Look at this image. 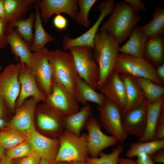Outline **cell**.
<instances>
[{
  "mask_svg": "<svg viewBox=\"0 0 164 164\" xmlns=\"http://www.w3.org/2000/svg\"><path fill=\"white\" fill-rule=\"evenodd\" d=\"M141 19L131 5L125 1H119L115 4L109 18L99 31L105 32L121 44L130 36Z\"/></svg>",
  "mask_w": 164,
  "mask_h": 164,
  "instance_id": "6da1fadb",
  "label": "cell"
},
{
  "mask_svg": "<svg viewBox=\"0 0 164 164\" xmlns=\"http://www.w3.org/2000/svg\"><path fill=\"white\" fill-rule=\"evenodd\" d=\"M119 44L115 39L104 31H99L96 34L93 53L100 73L96 89L100 90L114 70L119 53Z\"/></svg>",
  "mask_w": 164,
  "mask_h": 164,
  "instance_id": "7a4b0ae2",
  "label": "cell"
},
{
  "mask_svg": "<svg viewBox=\"0 0 164 164\" xmlns=\"http://www.w3.org/2000/svg\"><path fill=\"white\" fill-rule=\"evenodd\" d=\"M47 57L53 70L52 80L63 86L77 101L79 76L71 55L57 49L49 50Z\"/></svg>",
  "mask_w": 164,
  "mask_h": 164,
  "instance_id": "3957f363",
  "label": "cell"
},
{
  "mask_svg": "<svg viewBox=\"0 0 164 164\" xmlns=\"http://www.w3.org/2000/svg\"><path fill=\"white\" fill-rule=\"evenodd\" d=\"M87 138L86 133L78 136L65 129L58 138L59 147L53 162L85 161L89 155Z\"/></svg>",
  "mask_w": 164,
  "mask_h": 164,
  "instance_id": "277c9868",
  "label": "cell"
},
{
  "mask_svg": "<svg viewBox=\"0 0 164 164\" xmlns=\"http://www.w3.org/2000/svg\"><path fill=\"white\" fill-rule=\"evenodd\" d=\"M155 66L144 58L118 53L114 70L119 74L149 79L163 86L164 83L158 76Z\"/></svg>",
  "mask_w": 164,
  "mask_h": 164,
  "instance_id": "5b68a950",
  "label": "cell"
},
{
  "mask_svg": "<svg viewBox=\"0 0 164 164\" xmlns=\"http://www.w3.org/2000/svg\"><path fill=\"white\" fill-rule=\"evenodd\" d=\"M79 77L94 90L99 78V70L94 56L93 49L77 46L69 49Z\"/></svg>",
  "mask_w": 164,
  "mask_h": 164,
  "instance_id": "8992f818",
  "label": "cell"
},
{
  "mask_svg": "<svg viewBox=\"0 0 164 164\" xmlns=\"http://www.w3.org/2000/svg\"><path fill=\"white\" fill-rule=\"evenodd\" d=\"M35 114L39 127L47 137L58 138L63 132L66 116L46 101L37 104Z\"/></svg>",
  "mask_w": 164,
  "mask_h": 164,
  "instance_id": "52a82bcc",
  "label": "cell"
},
{
  "mask_svg": "<svg viewBox=\"0 0 164 164\" xmlns=\"http://www.w3.org/2000/svg\"><path fill=\"white\" fill-rule=\"evenodd\" d=\"M23 63L8 64L0 73V95L5 100L12 113L19 95L20 85L18 77Z\"/></svg>",
  "mask_w": 164,
  "mask_h": 164,
  "instance_id": "ba28073f",
  "label": "cell"
},
{
  "mask_svg": "<svg viewBox=\"0 0 164 164\" xmlns=\"http://www.w3.org/2000/svg\"><path fill=\"white\" fill-rule=\"evenodd\" d=\"M49 50L45 47L36 53H32L30 67L38 87L46 97L52 92L53 70L47 57Z\"/></svg>",
  "mask_w": 164,
  "mask_h": 164,
  "instance_id": "9c48e42d",
  "label": "cell"
},
{
  "mask_svg": "<svg viewBox=\"0 0 164 164\" xmlns=\"http://www.w3.org/2000/svg\"><path fill=\"white\" fill-rule=\"evenodd\" d=\"M115 4L114 0H106L100 2L97 7L100 14L97 20L89 29L79 36L71 38L68 35H63L62 41L63 50L65 51L77 46H87L93 49L95 37L99 27L104 18L111 14Z\"/></svg>",
  "mask_w": 164,
  "mask_h": 164,
  "instance_id": "30bf717a",
  "label": "cell"
},
{
  "mask_svg": "<svg viewBox=\"0 0 164 164\" xmlns=\"http://www.w3.org/2000/svg\"><path fill=\"white\" fill-rule=\"evenodd\" d=\"M97 108L99 114V121L102 127L118 142H123L128 135L122 125L121 109L108 99L103 106Z\"/></svg>",
  "mask_w": 164,
  "mask_h": 164,
  "instance_id": "8fae6325",
  "label": "cell"
},
{
  "mask_svg": "<svg viewBox=\"0 0 164 164\" xmlns=\"http://www.w3.org/2000/svg\"><path fill=\"white\" fill-rule=\"evenodd\" d=\"M39 102L32 97L26 99L19 107L15 109V114L6 128L18 131L27 136L33 133L36 131L35 111Z\"/></svg>",
  "mask_w": 164,
  "mask_h": 164,
  "instance_id": "7c38bea8",
  "label": "cell"
},
{
  "mask_svg": "<svg viewBox=\"0 0 164 164\" xmlns=\"http://www.w3.org/2000/svg\"><path fill=\"white\" fill-rule=\"evenodd\" d=\"M99 121L92 116L87 122L85 127L87 131V147L91 157L97 158L104 149L115 145L118 142L113 136H109L101 131Z\"/></svg>",
  "mask_w": 164,
  "mask_h": 164,
  "instance_id": "4fadbf2b",
  "label": "cell"
},
{
  "mask_svg": "<svg viewBox=\"0 0 164 164\" xmlns=\"http://www.w3.org/2000/svg\"><path fill=\"white\" fill-rule=\"evenodd\" d=\"M46 101L66 116L80 110L78 103L63 86L52 80V92Z\"/></svg>",
  "mask_w": 164,
  "mask_h": 164,
  "instance_id": "5bb4252c",
  "label": "cell"
},
{
  "mask_svg": "<svg viewBox=\"0 0 164 164\" xmlns=\"http://www.w3.org/2000/svg\"><path fill=\"white\" fill-rule=\"evenodd\" d=\"M146 101L145 98L137 107L121 113L122 125L128 135H134L139 138L143 135L146 124Z\"/></svg>",
  "mask_w": 164,
  "mask_h": 164,
  "instance_id": "9a60e30c",
  "label": "cell"
},
{
  "mask_svg": "<svg viewBox=\"0 0 164 164\" xmlns=\"http://www.w3.org/2000/svg\"><path fill=\"white\" fill-rule=\"evenodd\" d=\"M38 3L42 22L48 23L54 14L64 13L73 19H75L77 10V0H42Z\"/></svg>",
  "mask_w": 164,
  "mask_h": 164,
  "instance_id": "2e32d148",
  "label": "cell"
},
{
  "mask_svg": "<svg viewBox=\"0 0 164 164\" xmlns=\"http://www.w3.org/2000/svg\"><path fill=\"white\" fill-rule=\"evenodd\" d=\"M99 90L107 99L115 104L121 111L125 109L127 102L125 86L114 69Z\"/></svg>",
  "mask_w": 164,
  "mask_h": 164,
  "instance_id": "e0dca14e",
  "label": "cell"
},
{
  "mask_svg": "<svg viewBox=\"0 0 164 164\" xmlns=\"http://www.w3.org/2000/svg\"><path fill=\"white\" fill-rule=\"evenodd\" d=\"M18 80L20 90L15 102V109L30 97H33L39 101H46V97L39 90L31 69L26 64H23Z\"/></svg>",
  "mask_w": 164,
  "mask_h": 164,
  "instance_id": "ac0fdd59",
  "label": "cell"
},
{
  "mask_svg": "<svg viewBox=\"0 0 164 164\" xmlns=\"http://www.w3.org/2000/svg\"><path fill=\"white\" fill-rule=\"evenodd\" d=\"M27 140L33 150L41 158L53 163L55 160L59 149L58 138H53L43 135L36 130L28 136Z\"/></svg>",
  "mask_w": 164,
  "mask_h": 164,
  "instance_id": "d6986e66",
  "label": "cell"
},
{
  "mask_svg": "<svg viewBox=\"0 0 164 164\" xmlns=\"http://www.w3.org/2000/svg\"><path fill=\"white\" fill-rule=\"evenodd\" d=\"M38 0H4L6 19V32L8 36L15 22L26 19L32 5Z\"/></svg>",
  "mask_w": 164,
  "mask_h": 164,
  "instance_id": "ffe728a7",
  "label": "cell"
},
{
  "mask_svg": "<svg viewBox=\"0 0 164 164\" xmlns=\"http://www.w3.org/2000/svg\"><path fill=\"white\" fill-rule=\"evenodd\" d=\"M7 41L16 60L30 67L32 56L30 46L22 38L16 28H13L9 34Z\"/></svg>",
  "mask_w": 164,
  "mask_h": 164,
  "instance_id": "44dd1931",
  "label": "cell"
},
{
  "mask_svg": "<svg viewBox=\"0 0 164 164\" xmlns=\"http://www.w3.org/2000/svg\"><path fill=\"white\" fill-rule=\"evenodd\" d=\"M164 52L163 34L147 37L145 46V59L158 67L163 63Z\"/></svg>",
  "mask_w": 164,
  "mask_h": 164,
  "instance_id": "7402d4cb",
  "label": "cell"
},
{
  "mask_svg": "<svg viewBox=\"0 0 164 164\" xmlns=\"http://www.w3.org/2000/svg\"><path fill=\"white\" fill-rule=\"evenodd\" d=\"M129 37L127 42L119 47L118 53L144 58L145 46L147 37L137 26L132 30Z\"/></svg>",
  "mask_w": 164,
  "mask_h": 164,
  "instance_id": "603a6c76",
  "label": "cell"
},
{
  "mask_svg": "<svg viewBox=\"0 0 164 164\" xmlns=\"http://www.w3.org/2000/svg\"><path fill=\"white\" fill-rule=\"evenodd\" d=\"M126 88L127 102L126 108L121 111L123 113L140 105L145 99V94L133 77L126 74H119Z\"/></svg>",
  "mask_w": 164,
  "mask_h": 164,
  "instance_id": "cb8c5ba5",
  "label": "cell"
},
{
  "mask_svg": "<svg viewBox=\"0 0 164 164\" xmlns=\"http://www.w3.org/2000/svg\"><path fill=\"white\" fill-rule=\"evenodd\" d=\"M164 104V96L159 101L150 103L147 101V120L145 129L138 142L151 141L155 140V131L162 107Z\"/></svg>",
  "mask_w": 164,
  "mask_h": 164,
  "instance_id": "d4e9b609",
  "label": "cell"
},
{
  "mask_svg": "<svg viewBox=\"0 0 164 164\" xmlns=\"http://www.w3.org/2000/svg\"><path fill=\"white\" fill-rule=\"evenodd\" d=\"M38 1L33 5L35 11V31L33 42L30 48L31 51L33 53L38 52L45 47L47 43L53 41L55 39L54 37L48 33L43 27Z\"/></svg>",
  "mask_w": 164,
  "mask_h": 164,
  "instance_id": "484cf974",
  "label": "cell"
},
{
  "mask_svg": "<svg viewBox=\"0 0 164 164\" xmlns=\"http://www.w3.org/2000/svg\"><path fill=\"white\" fill-rule=\"evenodd\" d=\"M92 114L91 106L87 104L84 105L78 112L66 117L64 122L65 129L78 136H80L82 130Z\"/></svg>",
  "mask_w": 164,
  "mask_h": 164,
  "instance_id": "4316f807",
  "label": "cell"
},
{
  "mask_svg": "<svg viewBox=\"0 0 164 164\" xmlns=\"http://www.w3.org/2000/svg\"><path fill=\"white\" fill-rule=\"evenodd\" d=\"M77 102L84 105L91 101L102 106L107 99L104 94L97 92L79 77L77 82Z\"/></svg>",
  "mask_w": 164,
  "mask_h": 164,
  "instance_id": "83f0119b",
  "label": "cell"
},
{
  "mask_svg": "<svg viewBox=\"0 0 164 164\" xmlns=\"http://www.w3.org/2000/svg\"><path fill=\"white\" fill-rule=\"evenodd\" d=\"M152 19L147 23L139 26L140 29L148 37L159 34H164V8L157 6L153 14Z\"/></svg>",
  "mask_w": 164,
  "mask_h": 164,
  "instance_id": "f1b7e54d",
  "label": "cell"
},
{
  "mask_svg": "<svg viewBox=\"0 0 164 164\" xmlns=\"http://www.w3.org/2000/svg\"><path fill=\"white\" fill-rule=\"evenodd\" d=\"M133 77L143 91L149 102H156L164 96L163 86L159 85L148 79L140 77Z\"/></svg>",
  "mask_w": 164,
  "mask_h": 164,
  "instance_id": "f546056e",
  "label": "cell"
},
{
  "mask_svg": "<svg viewBox=\"0 0 164 164\" xmlns=\"http://www.w3.org/2000/svg\"><path fill=\"white\" fill-rule=\"evenodd\" d=\"M164 148V139L133 143L126 152L125 156L127 158L138 156L145 153L151 155L158 150Z\"/></svg>",
  "mask_w": 164,
  "mask_h": 164,
  "instance_id": "4dcf8cb0",
  "label": "cell"
},
{
  "mask_svg": "<svg viewBox=\"0 0 164 164\" xmlns=\"http://www.w3.org/2000/svg\"><path fill=\"white\" fill-rule=\"evenodd\" d=\"M28 136L15 129L6 128L0 131V143L7 150L27 139Z\"/></svg>",
  "mask_w": 164,
  "mask_h": 164,
  "instance_id": "1f68e13d",
  "label": "cell"
},
{
  "mask_svg": "<svg viewBox=\"0 0 164 164\" xmlns=\"http://www.w3.org/2000/svg\"><path fill=\"white\" fill-rule=\"evenodd\" d=\"M35 19V13L31 12L27 18L15 22L13 26V28H17V30L22 38L30 46L32 44L34 37L32 27Z\"/></svg>",
  "mask_w": 164,
  "mask_h": 164,
  "instance_id": "d6a6232c",
  "label": "cell"
},
{
  "mask_svg": "<svg viewBox=\"0 0 164 164\" xmlns=\"http://www.w3.org/2000/svg\"><path fill=\"white\" fill-rule=\"evenodd\" d=\"M124 149L123 145L119 144L111 153L107 154L101 151L99 155V158L87 157L85 161L88 164H118L119 156Z\"/></svg>",
  "mask_w": 164,
  "mask_h": 164,
  "instance_id": "836d02e7",
  "label": "cell"
},
{
  "mask_svg": "<svg viewBox=\"0 0 164 164\" xmlns=\"http://www.w3.org/2000/svg\"><path fill=\"white\" fill-rule=\"evenodd\" d=\"M98 0H77V3L79 7V10L77 12L76 22L83 27L88 28L90 22L88 19V15L91 8Z\"/></svg>",
  "mask_w": 164,
  "mask_h": 164,
  "instance_id": "e575fe53",
  "label": "cell"
},
{
  "mask_svg": "<svg viewBox=\"0 0 164 164\" xmlns=\"http://www.w3.org/2000/svg\"><path fill=\"white\" fill-rule=\"evenodd\" d=\"M33 151L32 147L27 140L17 145L11 149L6 150L5 155L13 160L27 156Z\"/></svg>",
  "mask_w": 164,
  "mask_h": 164,
  "instance_id": "d590c367",
  "label": "cell"
},
{
  "mask_svg": "<svg viewBox=\"0 0 164 164\" xmlns=\"http://www.w3.org/2000/svg\"><path fill=\"white\" fill-rule=\"evenodd\" d=\"M164 139V104L160 113L155 131V140Z\"/></svg>",
  "mask_w": 164,
  "mask_h": 164,
  "instance_id": "8d00e7d4",
  "label": "cell"
},
{
  "mask_svg": "<svg viewBox=\"0 0 164 164\" xmlns=\"http://www.w3.org/2000/svg\"><path fill=\"white\" fill-rule=\"evenodd\" d=\"M17 159H18L15 164H39L41 158L33 150L29 155Z\"/></svg>",
  "mask_w": 164,
  "mask_h": 164,
  "instance_id": "74e56055",
  "label": "cell"
},
{
  "mask_svg": "<svg viewBox=\"0 0 164 164\" xmlns=\"http://www.w3.org/2000/svg\"><path fill=\"white\" fill-rule=\"evenodd\" d=\"M6 25V22L0 19V50L6 48L8 45Z\"/></svg>",
  "mask_w": 164,
  "mask_h": 164,
  "instance_id": "f35d334b",
  "label": "cell"
},
{
  "mask_svg": "<svg viewBox=\"0 0 164 164\" xmlns=\"http://www.w3.org/2000/svg\"><path fill=\"white\" fill-rule=\"evenodd\" d=\"M53 23L54 27L60 31L66 29L68 26V20L63 15H57L53 18Z\"/></svg>",
  "mask_w": 164,
  "mask_h": 164,
  "instance_id": "ab89813d",
  "label": "cell"
},
{
  "mask_svg": "<svg viewBox=\"0 0 164 164\" xmlns=\"http://www.w3.org/2000/svg\"><path fill=\"white\" fill-rule=\"evenodd\" d=\"M124 1L131 5L135 13L146 11L147 10L144 3L140 0H124Z\"/></svg>",
  "mask_w": 164,
  "mask_h": 164,
  "instance_id": "60d3db41",
  "label": "cell"
},
{
  "mask_svg": "<svg viewBox=\"0 0 164 164\" xmlns=\"http://www.w3.org/2000/svg\"><path fill=\"white\" fill-rule=\"evenodd\" d=\"M9 110L11 111L4 98L0 95V119L6 121Z\"/></svg>",
  "mask_w": 164,
  "mask_h": 164,
  "instance_id": "b9f144b4",
  "label": "cell"
},
{
  "mask_svg": "<svg viewBox=\"0 0 164 164\" xmlns=\"http://www.w3.org/2000/svg\"><path fill=\"white\" fill-rule=\"evenodd\" d=\"M153 162L156 163L164 162V148L159 149L150 155Z\"/></svg>",
  "mask_w": 164,
  "mask_h": 164,
  "instance_id": "7bdbcfd3",
  "label": "cell"
},
{
  "mask_svg": "<svg viewBox=\"0 0 164 164\" xmlns=\"http://www.w3.org/2000/svg\"><path fill=\"white\" fill-rule=\"evenodd\" d=\"M137 157L136 161L137 164H154L149 155L143 153Z\"/></svg>",
  "mask_w": 164,
  "mask_h": 164,
  "instance_id": "ee69618b",
  "label": "cell"
},
{
  "mask_svg": "<svg viewBox=\"0 0 164 164\" xmlns=\"http://www.w3.org/2000/svg\"><path fill=\"white\" fill-rule=\"evenodd\" d=\"M156 74L162 82L164 83V64L158 67L156 69Z\"/></svg>",
  "mask_w": 164,
  "mask_h": 164,
  "instance_id": "f6af8a7d",
  "label": "cell"
},
{
  "mask_svg": "<svg viewBox=\"0 0 164 164\" xmlns=\"http://www.w3.org/2000/svg\"><path fill=\"white\" fill-rule=\"evenodd\" d=\"M118 164H137L136 161L133 160L132 158L119 157L118 161Z\"/></svg>",
  "mask_w": 164,
  "mask_h": 164,
  "instance_id": "bcb514c9",
  "label": "cell"
},
{
  "mask_svg": "<svg viewBox=\"0 0 164 164\" xmlns=\"http://www.w3.org/2000/svg\"><path fill=\"white\" fill-rule=\"evenodd\" d=\"M0 19L6 22L4 7V0H0Z\"/></svg>",
  "mask_w": 164,
  "mask_h": 164,
  "instance_id": "7dc6e473",
  "label": "cell"
},
{
  "mask_svg": "<svg viewBox=\"0 0 164 164\" xmlns=\"http://www.w3.org/2000/svg\"><path fill=\"white\" fill-rule=\"evenodd\" d=\"M0 164H12V161L5 155L0 159Z\"/></svg>",
  "mask_w": 164,
  "mask_h": 164,
  "instance_id": "c3c4849f",
  "label": "cell"
},
{
  "mask_svg": "<svg viewBox=\"0 0 164 164\" xmlns=\"http://www.w3.org/2000/svg\"><path fill=\"white\" fill-rule=\"evenodd\" d=\"M8 122L4 120L0 119V131L7 127Z\"/></svg>",
  "mask_w": 164,
  "mask_h": 164,
  "instance_id": "681fc988",
  "label": "cell"
},
{
  "mask_svg": "<svg viewBox=\"0 0 164 164\" xmlns=\"http://www.w3.org/2000/svg\"><path fill=\"white\" fill-rule=\"evenodd\" d=\"M6 150L0 143V159L5 155Z\"/></svg>",
  "mask_w": 164,
  "mask_h": 164,
  "instance_id": "f907efd6",
  "label": "cell"
},
{
  "mask_svg": "<svg viewBox=\"0 0 164 164\" xmlns=\"http://www.w3.org/2000/svg\"><path fill=\"white\" fill-rule=\"evenodd\" d=\"M64 164H88L85 161L63 162Z\"/></svg>",
  "mask_w": 164,
  "mask_h": 164,
  "instance_id": "816d5d0a",
  "label": "cell"
},
{
  "mask_svg": "<svg viewBox=\"0 0 164 164\" xmlns=\"http://www.w3.org/2000/svg\"><path fill=\"white\" fill-rule=\"evenodd\" d=\"M39 164H52V163L46 159L42 158Z\"/></svg>",
  "mask_w": 164,
  "mask_h": 164,
  "instance_id": "f5cc1de1",
  "label": "cell"
},
{
  "mask_svg": "<svg viewBox=\"0 0 164 164\" xmlns=\"http://www.w3.org/2000/svg\"><path fill=\"white\" fill-rule=\"evenodd\" d=\"M52 163V164H64L63 162H55Z\"/></svg>",
  "mask_w": 164,
  "mask_h": 164,
  "instance_id": "db71d44e",
  "label": "cell"
},
{
  "mask_svg": "<svg viewBox=\"0 0 164 164\" xmlns=\"http://www.w3.org/2000/svg\"><path fill=\"white\" fill-rule=\"evenodd\" d=\"M2 66L1 65H0V71L2 70Z\"/></svg>",
  "mask_w": 164,
  "mask_h": 164,
  "instance_id": "11a10c76",
  "label": "cell"
},
{
  "mask_svg": "<svg viewBox=\"0 0 164 164\" xmlns=\"http://www.w3.org/2000/svg\"><path fill=\"white\" fill-rule=\"evenodd\" d=\"M1 60L0 58V63H1Z\"/></svg>",
  "mask_w": 164,
  "mask_h": 164,
  "instance_id": "9f6ffc18",
  "label": "cell"
},
{
  "mask_svg": "<svg viewBox=\"0 0 164 164\" xmlns=\"http://www.w3.org/2000/svg\"></svg>",
  "mask_w": 164,
  "mask_h": 164,
  "instance_id": "6f0895ef",
  "label": "cell"
}]
</instances>
